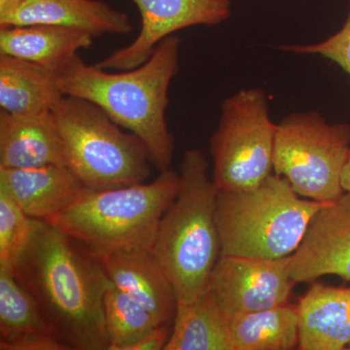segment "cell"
<instances>
[{
	"mask_svg": "<svg viewBox=\"0 0 350 350\" xmlns=\"http://www.w3.org/2000/svg\"><path fill=\"white\" fill-rule=\"evenodd\" d=\"M0 349L68 350L12 269L0 268Z\"/></svg>",
	"mask_w": 350,
	"mask_h": 350,
	"instance_id": "obj_18",
	"label": "cell"
},
{
	"mask_svg": "<svg viewBox=\"0 0 350 350\" xmlns=\"http://www.w3.org/2000/svg\"><path fill=\"white\" fill-rule=\"evenodd\" d=\"M103 319L108 350H129L161 325L151 312L113 284L103 298Z\"/></svg>",
	"mask_w": 350,
	"mask_h": 350,
	"instance_id": "obj_22",
	"label": "cell"
},
{
	"mask_svg": "<svg viewBox=\"0 0 350 350\" xmlns=\"http://www.w3.org/2000/svg\"><path fill=\"white\" fill-rule=\"evenodd\" d=\"M292 278L310 282L325 275L350 282V194L328 202L313 216L291 255Z\"/></svg>",
	"mask_w": 350,
	"mask_h": 350,
	"instance_id": "obj_11",
	"label": "cell"
},
{
	"mask_svg": "<svg viewBox=\"0 0 350 350\" xmlns=\"http://www.w3.org/2000/svg\"><path fill=\"white\" fill-rule=\"evenodd\" d=\"M66 165V152L52 112L12 115L0 110V167Z\"/></svg>",
	"mask_w": 350,
	"mask_h": 350,
	"instance_id": "obj_15",
	"label": "cell"
},
{
	"mask_svg": "<svg viewBox=\"0 0 350 350\" xmlns=\"http://www.w3.org/2000/svg\"><path fill=\"white\" fill-rule=\"evenodd\" d=\"M340 183H342V190L345 191V193L350 194V154L347 163H345L344 170H342Z\"/></svg>",
	"mask_w": 350,
	"mask_h": 350,
	"instance_id": "obj_26",
	"label": "cell"
},
{
	"mask_svg": "<svg viewBox=\"0 0 350 350\" xmlns=\"http://www.w3.org/2000/svg\"><path fill=\"white\" fill-rule=\"evenodd\" d=\"M64 96L56 76L38 64L0 55V107L12 115L52 112Z\"/></svg>",
	"mask_w": 350,
	"mask_h": 350,
	"instance_id": "obj_19",
	"label": "cell"
},
{
	"mask_svg": "<svg viewBox=\"0 0 350 350\" xmlns=\"http://www.w3.org/2000/svg\"><path fill=\"white\" fill-rule=\"evenodd\" d=\"M180 185L179 172H161L152 182L86 189L46 222L94 254L152 250L163 214Z\"/></svg>",
	"mask_w": 350,
	"mask_h": 350,
	"instance_id": "obj_4",
	"label": "cell"
},
{
	"mask_svg": "<svg viewBox=\"0 0 350 350\" xmlns=\"http://www.w3.org/2000/svg\"><path fill=\"white\" fill-rule=\"evenodd\" d=\"M323 202L305 199L275 174L250 190L218 191L216 221L222 256H291Z\"/></svg>",
	"mask_w": 350,
	"mask_h": 350,
	"instance_id": "obj_5",
	"label": "cell"
},
{
	"mask_svg": "<svg viewBox=\"0 0 350 350\" xmlns=\"http://www.w3.org/2000/svg\"><path fill=\"white\" fill-rule=\"evenodd\" d=\"M52 25L94 36H126L130 17L103 0H0V27Z\"/></svg>",
	"mask_w": 350,
	"mask_h": 350,
	"instance_id": "obj_12",
	"label": "cell"
},
{
	"mask_svg": "<svg viewBox=\"0 0 350 350\" xmlns=\"http://www.w3.org/2000/svg\"><path fill=\"white\" fill-rule=\"evenodd\" d=\"M349 154V124H329L317 112L294 113L276 126L273 172L301 197L328 204L345 194L340 179Z\"/></svg>",
	"mask_w": 350,
	"mask_h": 350,
	"instance_id": "obj_7",
	"label": "cell"
},
{
	"mask_svg": "<svg viewBox=\"0 0 350 350\" xmlns=\"http://www.w3.org/2000/svg\"><path fill=\"white\" fill-rule=\"evenodd\" d=\"M53 114L63 139L66 167L87 188L103 190L146 182L153 165L146 147L100 107L64 96Z\"/></svg>",
	"mask_w": 350,
	"mask_h": 350,
	"instance_id": "obj_6",
	"label": "cell"
},
{
	"mask_svg": "<svg viewBox=\"0 0 350 350\" xmlns=\"http://www.w3.org/2000/svg\"><path fill=\"white\" fill-rule=\"evenodd\" d=\"M92 254L113 286L146 308L159 324H170L174 319L176 294L152 250Z\"/></svg>",
	"mask_w": 350,
	"mask_h": 350,
	"instance_id": "obj_13",
	"label": "cell"
},
{
	"mask_svg": "<svg viewBox=\"0 0 350 350\" xmlns=\"http://www.w3.org/2000/svg\"><path fill=\"white\" fill-rule=\"evenodd\" d=\"M172 327L170 324H161L149 332L137 344L131 345L129 350H165L169 342Z\"/></svg>",
	"mask_w": 350,
	"mask_h": 350,
	"instance_id": "obj_25",
	"label": "cell"
},
{
	"mask_svg": "<svg viewBox=\"0 0 350 350\" xmlns=\"http://www.w3.org/2000/svg\"><path fill=\"white\" fill-rule=\"evenodd\" d=\"M142 19L139 33L126 47L105 57L96 66L107 70L137 68L165 38L196 25L214 27L232 14V0H131Z\"/></svg>",
	"mask_w": 350,
	"mask_h": 350,
	"instance_id": "obj_10",
	"label": "cell"
},
{
	"mask_svg": "<svg viewBox=\"0 0 350 350\" xmlns=\"http://www.w3.org/2000/svg\"><path fill=\"white\" fill-rule=\"evenodd\" d=\"M94 36L75 27L52 25L0 27V55L38 64L56 75L81 50L93 45Z\"/></svg>",
	"mask_w": 350,
	"mask_h": 350,
	"instance_id": "obj_16",
	"label": "cell"
},
{
	"mask_svg": "<svg viewBox=\"0 0 350 350\" xmlns=\"http://www.w3.org/2000/svg\"><path fill=\"white\" fill-rule=\"evenodd\" d=\"M88 189L66 165L29 169L0 167V192L29 217L47 220L66 208Z\"/></svg>",
	"mask_w": 350,
	"mask_h": 350,
	"instance_id": "obj_14",
	"label": "cell"
},
{
	"mask_svg": "<svg viewBox=\"0 0 350 350\" xmlns=\"http://www.w3.org/2000/svg\"><path fill=\"white\" fill-rule=\"evenodd\" d=\"M176 198L163 214L152 252L170 278L177 301L192 303L208 289L221 256L217 188L199 149L185 151Z\"/></svg>",
	"mask_w": 350,
	"mask_h": 350,
	"instance_id": "obj_3",
	"label": "cell"
},
{
	"mask_svg": "<svg viewBox=\"0 0 350 350\" xmlns=\"http://www.w3.org/2000/svg\"><path fill=\"white\" fill-rule=\"evenodd\" d=\"M165 350H232L229 319L208 290L192 303L177 304Z\"/></svg>",
	"mask_w": 350,
	"mask_h": 350,
	"instance_id": "obj_20",
	"label": "cell"
},
{
	"mask_svg": "<svg viewBox=\"0 0 350 350\" xmlns=\"http://www.w3.org/2000/svg\"><path fill=\"white\" fill-rule=\"evenodd\" d=\"M276 126L261 89H243L224 101L211 140L218 191L250 190L273 174Z\"/></svg>",
	"mask_w": 350,
	"mask_h": 350,
	"instance_id": "obj_8",
	"label": "cell"
},
{
	"mask_svg": "<svg viewBox=\"0 0 350 350\" xmlns=\"http://www.w3.org/2000/svg\"><path fill=\"white\" fill-rule=\"evenodd\" d=\"M349 349H350V345H349Z\"/></svg>",
	"mask_w": 350,
	"mask_h": 350,
	"instance_id": "obj_27",
	"label": "cell"
},
{
	"mask_svg": "<svg viewBox=\"0 0 350 350\" xmlns=\"http://www.w3.org/2000/svg\"><path fill=\"white\" fill-rule=\"evenodd\" d=\"M14 275L66 349L108 350L103 298L112 283L82 244L36 220Z\"/></svg>",
	"mask_w": 350,
	"mask_h": 350,
	"instance_id": "obj_1",
	"label": "cell"
},
{
	"mask_svg": "<svg viewBox=\"0 0 350 350\" xmlns=\"http://www.w3.org/2000/svg\"><path fill=\"white\" fill-rule=\"evenodd\" d=\"M299 349L342 350L350 345V288L317 283L301 297Z\"/></svg>",
	"mask_w": 350,
	"mask_h": 350,
	"instance_id": "obj_17",
	"label": "cell"
},
{
	"mask_svg": "<svg viewBox=\"0 0 350 350\" xmlns=\"http://www.w3.org/2000/svg\"><path fill=\"white\" fill-rule=\"evenodd\" d=\"M180 40L165 38L145 63L128 70H107L77 56L56 76L64 96L94 103L117 125L137 135L157 169L169 170L174 140L167 126L170 83L178 72Z\"/></svg>",
	"mask_w": 350,
	"mask_h": 350,
	"instance_id": "obj_2",
	"label": "cell"
},
{
	"mask_svg": "<svg viewBox=\"0 0 350 350\" xmlns=\"http://www.w3.org/2000/svg\"><path fill=\"white\" fill-rule=\"evenodd\" d=\"M229 319L232 350H291L299 347L297 306H273Z\"/></svg>",
	"mask_w": 350,
	"mask_h": 350,
	"instance_id": "obj_21",
	"label": "cell"
},
{
	"mask_svg": "<svg viewBox=\"0 0 350 350\" xmlns=\"http://www.w3.org/2000/svg\"><path fill=\"white\" fill-rule=\"evenodd\" d=\"M286 51L298 55H319L337 64L350 76V13L342 29L326 40L310 45H291Z\"/></svg>",
	"mask_w": 350,
	"mask_h": 350,
	"instance_id": "obj_24",
	"label": "cell"
},
{
	"mask_svg": "<svg viewBox=\"0 0 350 350\" xmlns=\"http://www.w3.org/2000/svg\"><path fill=\"white\" fill-rule=\"evenodd\" d=\"M36 219L0 192V268L12 269L31 241Z\"/></svg>",
	"mask_w": 350,
	"mask_h": 350,
	"instance_id": "obj_23",
	"label": "cell"
},
{
	"mask_svg": "<svg viewBox=\"0 0 350 350\" xmlns=\"http://www.w3.org/2000/svg\"><path fill=\"white\" fill-rule=\"evenodd\" d=\"M290 264L291 256L264 259L221 255L207 290L228 317L284 305L297 284Z\"/></svg>",
	"mask_w": 350,
	"mask_h": 350,
	"instance_id": "obj_9",
	"label": "cell"
}]
</instances>
